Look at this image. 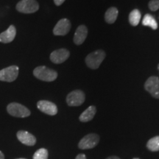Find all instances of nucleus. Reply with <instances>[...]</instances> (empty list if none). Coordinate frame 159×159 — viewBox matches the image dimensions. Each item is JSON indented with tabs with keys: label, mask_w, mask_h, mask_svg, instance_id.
I'll return each mask as SVG.
<instances>
[{
	"label": "nucleus",
	"mask_w": 159,
	"mask_h": 159,
	"mask_svg": "<svg viewBox=\"0 0 159 159\" xmlns=\"http://www.w3.org/2000/svg\"><path fill=\"white\" fill-rule=\"evenodd\" d=\"M33 75L36 78L46 82H52L57 77V71L44 66L36 67L33 71Z\"/></svg>",
	"instance_id": "1"
},
{
	"label": "nucleus",
	"mask_w": 159,
	"mask_h": 159,
	"mask_svg": "<svg viewBox=\"0 0 159 159\" xmlns=\"http://www.w3.org/2000/svg\"><path fill=\"white\" fill-rule=\"evenodd\" d=\"M106 54L103 50H96L90 53L85 57V63L89 68L92 69H98L101 63L104 61Z\"/></svg>",
	"instance_id": "2"
},
{
	"label": "nucleus",
	"mask_w": 159,
	"mask_h": 159,
	"mask_svg": "<svg viewBox=\"0 0 159 159\" xmlns=\"http://www.w3.org/2000/svg\"><path fill=\"white\" fill-rule=\"evenodd\" d=\"M16 8L20 13L29 14L39 11V5L36 0H21L17 3Z\"/></svg>",
	"instance_id": "3"
},
{
	"label": "nucleus",
	"mask_w": 159,
	"mask_h": 159,
	"mask_svg": "<svg viewBox=\"0 0 159 159\" xmlns=\"http://www.w3.org/2000/svg\"><path fill=\"white\" fill-rule=\"evenodd\" d=\"M7 111L10 115L19 118H25L30 115L28 108L17 102L10 103L7 107Z\"/></svg>",
	"instance_id": "4"
},
{
	"label": "nucleus",
	"mask_w": 159,
	"mask_h": 159,
	"mask_svg": "<svg viewBox=\"0 0 159 159\" xmlns=\"http://www.w3.org/2000/svg\"><path fill=\"white\" fill-rule=\"evenodd\" d=\"M19 75V67L11 66L0 71V80L4 82H13Z\"/></svg>",
	"instance_id": "5"
},
{
	"label": "nucleus",
	"mask_w": 159,
	"mask_h": 159,
	"mask_svg": "<svg viewBox=\"0 0 159 159\" xmlns=\"http://www.w3.org/2000/svg\"><path fill=\"white\" fill-rule=\"evenodd\" d=\"M99 142V137L97 134H90L86 135L80 141L78 148L80 150H89L96 147Z\"/></svg>",
	"instance_id": "6"
},
{
	"label": "nucleus",
	"mask_w": 159,
	"mask_h": 159,
	"mask_svg": "<svg viewBox=\"0 0 159 159\" xmlns=\"http://www.w3.org/2000/svg\"><path fill=\"white\" fill-rule=\"evenodd\" d=\"M144 89L154 98L159 99V77L151 76L144 83Z\"/></svg>",
	"instance_id": "7"
},
{
	"label": "nucleus",
	"mask_w": 159,
	"mask_h": 159,
	"mask_svg": "<svg viewBox=\"0 0 159 159\" xmlns=\"http://www.w3.org/2000/svg\"><path fill=\"white\" fill-rule=\"evenodd\" d=\"M85 102V94L81 90H75L67 95L66 102L69 106H79Z\"/></svg>",
	"instance_id": "8"
},
{
	"label": "nucleus",
	"mask_w": 159,
	"mask_h": 159,
	"mask_svg": "<svg viewBox=\"0 0 159 159\" xmlns=\"http://www.w3.org/2000/svg\"><path fill=\"white\" fill-rule=\"evenodd\" d=\"M71 30V22L69 19H62L59 20L53 29L55 35H66Z\"/></svg>",
	"instance_id": "9"
},
{
	"label": "nucleus",
	"mask_w": 159,
	"mask_h": 159,
	"mask_svg": "<svg viewBox=\"0 0 159 159\" xmlns=\"http://www.w3.org/2000/svg\"><path fill=\"white\" fill-rule=\"evenodd\" d=\"M37 107L41 112L46 114L54 116L57 114V108L56 105L47 100H40L37 103Z\"/></svg>",
	"instance_id": "10"
},
{
	"label": "nucleus",
	"mask_w": 159,
	"mask_h": 159,
	"mask_svg": "<svg viewBox=\"0 0 159 159\" xmlns=\"http://www.w3.org/2000/svg\"><path fill=\"white\" fill-rule=\"evenodd\" d=\"M70 52L66 49H60L53 51L50 55V60L52 63L60 64L65 62L69 58Z\"/></svg>",
	"instance_id": "11"
},
{
	"label": "nucleus",
	"mask_w": 159,
	"mask_h": 159,
	"mask_svg": "<svg viewBox=\"0 0 159 159\" xmlns=\"http://www.w3.org/2000/svg\"><path fill=\"white\" fill-rule=\"evenodd\" d=\"M17 138L22 144L27 146H33L36 143V139L33 134L25 130H20L16 134Z\"/></svg>",
	"instance_id": "12"
},
{
	"label": "nucleus",
	"mask_w": 159,
	"mask_h": 159,
	"mask_svg": "<svg viewBox=\"0 0 159 159\" xmlns=\"http://www.w3.org/2000/svg\"><path fill=\"white\" fill-rule=\"evenodd\" d=\"M16 35V29L13 25H11L7 30L0 33V42L8 43L13 41Z\"/></svg>",
	"instance_id": "13"
},
{
	"label": "nucleus",
	"mask_w": 159,
	"mask_h": 159,
	"mask_svg": "<svg viewBox=\"0 0 159 159\" xmlns=\"http://www.w3.org/2000/svg\"><path fill=\"white\" fill-rule=\"evenodd\" d=\"M88 35V29L85 25H80L77 27L74 35V42L76 45H81L84 42Z\"/></svg>",
	"instance_id": "14"
},
{
	"label": "nucleus",
	"mask_w": 159,
	"mask_h": 159,
	"mask_svg": "<svg viewBox=\"0 0 159 159\" xmlns=\"http://www.w3.org/2000/svg\"><path fill=\"white\" fill-rule=\"evenodd\" d=\"M96 107L94 106V105H91V106H89L86 110L83 111L82 114H80V116L79 117L80 121L82 122H89V121H91V119L94 118L95 114H96Z\"/></svg>",
	"instance_id": "15"
},
{
	"label": "nucleus",
	"mask_w": 159,
	"mask_h": 159,
	"mask_svg": "<svg viewBox=\"0 0 159 159\" xmlns=\"http://www.w3.org/2000/svg\"><path fill=\"white\" fill-rule=\"evenodd\" d=\"M118 9L115 7H111L107 10L105 13V20L108 24H114L118 17Z\"/></svg>",
	"instance_id": "16"
},
{
	"label": "nucleus",
	"mask_w": 159,
	"mask_h": 159,
	"mask_svg": "<svg viewBox=\"0 0 159 159\" xmlns=\"http://www.w3.org/2000/svg\"><path fill=\"white\" fill-rule=\"evenodd\" d=\"M141 18H142L141 12L138 9H134L130 12L129 15V22L132 26L136 27L140 22Z\"/></svg>",
	"instance_id": "17"
},
{
	"label": "nucleus",
	"mask_w": 159,
	"mask_h": 159,
	"mask_svg": "<svg viewBox=\"0 0 159 159\" xmlns=\"http://www.w3.org/2000/svg\"><path fill=\"white\" fill-rule=\"evenodd\" d=\"M142 25L146 27H150L152 30L158 29V23L155 18L150 14H146L144 16L142 21Z\"/></svg>",
	"instance_id": "18"
},
{
	"label": "nucleus",
	"mask_w": 159,
	"mask_h": 159,
	"mask_svg": "<svg viewBox=\"0 0 159 159\" xmlns=\"http://www.w3.org/2000/svg\"><path fill=\"white\" fill-rule=\"evenodd\" d=\"M147 148L152 152L159 151V136H155L150 139L147 144Z\"/></svg>",
	"instance_id": "19"
},
{
	"label": "nucleus",
	"mask_w": 159,
	"mask_h": 159,
	"mask_svg": "<svg viewBox=\"0 0 159 159\" xmlns=\"http://www.w3.org/2000/svg\"><path fill=\"white\" fill-rule=\"evenodd\" d=\"M33 159H48V151L44 148L39 149L33 155Z\"/></svg>",
	"instance_id": "20"
},
{
	"label": "nucleus",
	"mask_w": 159,
	"mask_h": 159,
	"mask_svg": "<svg viewBox=\"0 0 159 159\" xmlns=\"http://www.w3.org/2000/svg\"><path fill=\"white\" fill-rule=\"evenodd\" d=\"M148 7L150 11H157L159 9V0H150L148 3Z\"/></svg>",
	"instance_id": "21"
},
{
	"label": "nucleus",
	"mask_w": 159,
	"mask_h": 159,
	"mask_svg": "<svg viewBox=\"0 0 159 159\" xmlns=\"http://www.w3.org/2000/svg\"><path fill=\"white\" fill-rule=\"evenodd\" d=\"M66 0H54V2L55 4V5L57 6H60Z\"/></svg>",
	"instance_id": "22"
},
{
	"label": "nucleus",
	"mask_w": 159,
	"mask_h": 159,
	"mask_svg": "<svg viewBox=\"0 0 159 159\" xmlns=\"http://www.w3.org/2000/svg\"><path fill=\"white\" fill-rule=\"evenodd\" d=\"M75 159H86V157L84 154H79L78 156H77Z\"/></svg>",
	"instance_id": "23"
},
{
	"label": "nucleus",
	"mask_w": 159,
	"mask_h": 159,
	"mask_svg": "<svg viewBox=\"0 0 159 159\" xmlns=\"http://www.w3.org/2000/svg\"><path fill=\"white\" fill-rule=\"evenodd\" d=\"M106 159H120V158L116 156H111V157H108V158H107Z\"/></svg>",
	"instance_id": "24"
},
{
	"label": "nucleus",
	"mask_w": 159,
	"mask_h": 159,
	"mask_svg": "<svg viewBox=\"0 0 159 159\" xmlns=\"http://www.w3.org/2000/svg\"><path fill=\"white\" fill-rule=\"evenodd\" d=\"M0 159H5V156H4V154L1 151H0Z\"/></svg>",
	"instance_id": "25"
},
{
	"label": "nucleus",
	"mask_w": 159,
	"mask_h": 159,
	"mask_svg": "<svg viewBox=\"0 0 159 159\" xmlns=\"http://www.w3.org/2000/svg\"><path fill=\"white\" fill-rule=\"evenodd\" d=\"M158 69L159 70V63H158Z\"/></svg>",
	"instance_id": "26"
},
{
	"label": "nucleus",
	"mask_w": 159,
	"mask_h": 159,
	"mask_svg": "<svg viewBox=\"0 0 159 159\" xmlns=\"http://www.w3.org/2000/svg\"><path fill=\"white\" fill-rule=\"evenodd\" d=\"M133 159H139V158H133Z\"/></svg>",
	"instance_id": "27"
},
{
	"label": "nucleus",
	"mask_w": 159,
	"mask_h": 159,
	"mask_svg": "<svg viewBox=\"0 0 159 159\" xmlns=\"http://www.w3.org/2000/svg\"><path fill=\"white\" fill-rule=\"evenodd\" d=\"M17 159H26V158H17Z\"/></svg>",
	"instance_id": "28"
}]
</instances>
